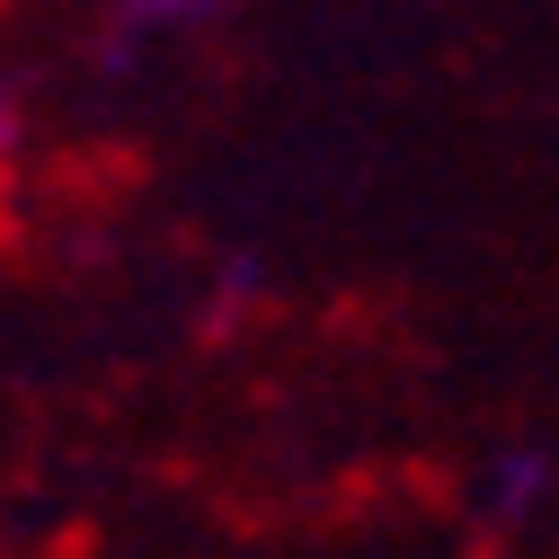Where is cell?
<instances>
[{"mask_svg":"<svg viewBox=\"0 0 559 559\" xmlns=\"http://www.w3.org/2000/svg\"><path fill=\"white\" fill-rule=\"evenodd\" d=\"M152 10H178V0H152Z\"/></svg>","mask_w":559,"mask_h":559,"instance_id":"obj_1","label":"cell"}]
</instances>
